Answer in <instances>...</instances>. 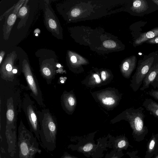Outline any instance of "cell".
<instances>
[{
  "label": "cell",
  "mask_w": 158,
  "mask_h": 158,
  "mask_svg": "<svg viewBox=\"0 0 158 158\" xmlns=\"http://www.w3.org/2000/svg\"><path fill=\"white\" fill-rule=\"evenodd\" d=\"M22 70L31 91V95L39 105L43 106V103L41 91L29 64L26 60H24L22 62Z\"/></svg>",
  "instance_id": "obj_1"
},
{
  "label": "cell",
  "mask_w": 158,
  "mask_h": 158,
  "mask_svg": "<svg viewBox=\"0 0 158 158\" xmlns=\"http://www.w3.org/2000/svg\"><path fill=\"white\" fill-rule=\"evenodd\" d=\"M154 58L151 57L139 63L132 77L131 87L134 91L138 90L143 81L152 66Z\"/></svg>",
  "instance_id": "obj_2"
},
{
  "label": "cell",
  "mask_w": 158,
  "mask_h": 158,
  "mask_svg": "<svg viewBox=\"0 0 158 158\" xmlns=\"http://www.w3.org/2000/svg\"><path fill=\"white\" fill-rule=\"evenodd\" d=\"M144 108L141 106L136 109L130 110L129 113V120L134 133L140 135L144 133L146 127L144 125L145 115Z\"/></svg>",
  "instance_id": "obj_3"
},
{
  "label": "cell",
  "mask_w": 158,
  "mask_h": 158,
  "mask_svg": "<svg viewBox=\"0 0 158 158\" xmlns=\"http://www.w3.org/2000/svg\"><path fill=\"white\" fill-rule=\"evenodd\" d=\"M24 111L30 123L35 129L37 127L38 114L32 101L28 97H26L23 102Z\"/></svg>",
  "instance_id": "obj_4"
},
{
  "label": "cell",
  "mask_w": 158,
  "mask_h": 158,
  "mask_svg": "<svg viewBox=\"0 0 158 158\" xmlns=\"http://www.w3.org/2000/svg\"><path fill=\"white\" fill-rule=\"evenodd\" d=\"M25 1V0L19 1L15 4L13 10L6 20L3 25V29L4 37L6 39H8L12 27L16 20L17 14V15L21 7Z\"/></svg>",
  "instance_id": "obj_5"
},
{
  "label": "cell",
  "mask_w": 158,
  "mask_h": 158,
  "mask_svg": "<svg viewBox=\"0 0 158 158\" xmlns=\"http://www.w3.org/2000/svg\"><path fill=\"white\" fill-rule=\"evenodd\" d=\"M17 55L13 52L8 55L1 68V73L3 77L10 78L14 75L13 70L14 62Z\"/></svg>",
  "instance_id": "obj_6"
},
{
  "label": "cell",
  "mask_w": 158,
  "mask_h": 158,
  "mask_svg": "<svg viewBox=\"0 0 158 158\" xmlns=\"http://www.w3.org/2000/svg\"><path fill=\"white\" fill-rule=\"evenodd\" d=\"M46 7L44 19L47 27L51 32L54 33L55 35H58L59 33V25L57 19L48 7Z\"/></svg>",
  "instance_id": "obj_7"
},
{
  "label": "cell",
  "mask_w": 158,
  "mask_h": 158,
  "mask_svg": "<svg viewBox=\"0 0 158 158\" xmlns=\"http://www.w3.org/2000/svg\"><path fill=\"white\" fill-rule=\"evenodd\" d=\"M158 73V63L152 67L147 75L144 79L142 86L140 88L141 91L149 88L150 85L155 79Z\"/></svg>",
  "instance_id": "obj_8"
},
{
  "label": "cell",
  "mask_w": 158,
  "mask_h": 158,
  "mask_svg": "<svg viewBox=\"0 0 158 158\" xmlns=\"http://www.w3.org/2000/svg\"><path fill=\"white\" fill-rule=\"evenodd\" d=\"M158 36V28L152 29L147 32L141 34L135 41V44L137 45Z\"/></svg>",
  "instance_id": "obj_9"
},
{
  "label": "cell",
  "mask_w": 158,
  "mask_h": 158,
  "mask_svg": "<svg viewBox=\"0 0 158 158\" xmlns=\"http://www.w3.org/2000/svg\"><path fill=\"white\" fill-rule=\"evenodd\" d=\"M146 110L158 118V103L151 98H146L143 103Z\"/></svg>",
  "instance_id": "obj_10"
},
{
  "label": "cell",
  "mask_w": 158,
  "mask_h": 158,
  "mask_svg": "<svg viewBox=\"0 0 158 158\" xmlns=\"http://www.w3.org/2000/svg\"><path fill=\"white\" fill-rule=\"evenodd\" d=\"M148 7L147 2L145 0H136L134 1L131 7L132 10L139 13L146 10Z\"/></svg>",
  "instance_id": "obj_11"
},
{
  "label": "cell",
  "mask_w": 158,
  "mask_h": 158,
  "mask_svg": "<svg viewBox=\"0 0 158 158\" xmlns=\"http://www.w3.org/2000/svg\"><path fill=\"white\" fill-rule=\"evenodd\" d=\"M136 56H133L124 62L123 64V70L126 71L127 73L130 75L131 73L135 69L136 64Z\"/></svg>",
  "instance_id": "obj_12"
},
{
  "label": "cell",
  "mask_w": 158,
  "mask_h": 158,
  "mask_svg": "<svg viewBox=\"0 0 158 158\" xmlns=\"http://www.w3.org/2000/svg\"><path fill=\"white\" fill-rule=\"evenodd\" d=\"M42 73L46 78H51L54 74V69L52 65L49 62L44 63L41 67Z\"/></svg>",
  "instance_id": "obj_13"
},
{
  "label": "cell",
  "mask_w": 158,
  "mask_h": 158,
  "mask_svg": "<svg viewBox=\"0 0 158 158\" xmlns=\"http://www.w3.org/2000/svg\"><path fill=\"white\" fill-rule=\"evenodd\" d=\"M28 0L26 1V2L23 6L19 10L17 16L20 18L21 20L25 19L28 15V8L27 7V3Z\"/></svg>",
  "instance_id": "obj_14"
},
{
  "label": "cell",
  "mask_w": 158,
  "mask_h": 158,
  "mask_svg": "<svg viewBox=\"0 0 158 158\" xmlns=\"http://www.w3.org/2000/svg\"><path fill=\"white\" fill-rule=\"evenodd\" d=\"M13 107V105L11 103H9L7 106L6 116L7 120L10 122H12L15 118V114Z\"/></svg>",
  "instance_id": "obj_15"
},
{
  "label": "cell",
  "mask_w": 158,
  "mask_h": 158,
  "mask_svg": "<svg viewBox=\"0 0 158 158\" xmlns=\"http://www.w3.org/2000/svg\"><path fill=\"white\" fill-rule=\"evenodd\" d=\"M20 149L22 154L24 156L27 155L28 152L27 145L25 142L22 143L20 144Z\"/></svg>",
  "instance_id": "obj_16"
},
{
  "label": "cell",
  "mask_w": 158,
  "mask_h": 158,
  "mask_svg": "<svg viewBox=\"0 0 158 158\" xmlns=\"http://www.w3.org/2000/svg\"><path fill=\"white\" fill-rule=\"evenodd\" d=\"M146 94L158 101V89H152L148 92H147Z\"/></svg>",
  "instance_id": "obj_17"
},
{
  "label": "cell",
  "mask_w": 158,
  "mask_h": 158,
  "mask_svg": "<svg viewBox=\"0 0 158 158\" xmlns=\"http://www.w3.org/2000/svg\"><path fill=\"white\" fill-rule=\"evenodd\" d=\"M103 45L105 47L108 48H114L116 46L115 42L111 40H107L104 41Z\"/></svg>",
  "instance_id": "obj_18"
},
{
  "label": "cell",
  "mask_w": 158,
  "mask_h": 158,
  "mask_svg": "<svg viewBox=\"0 0 158 158\" xmlns=\"http://www.w3.org/2000/svg\"><path fill=\"white\" fill-rule=\"evenodd\" d=\"M102 103L107 105H111L115 103L114 100L112 98L108 97L102 99Z\"/></svg>",
  "instance_id": "obj_19"
},
{
  "label": "cell",
  "mask_w": 158,
  "mask_h": 158,
  "mask_svg": "<svg viewBox=\"0 0 158 158\" xmlns=\"http://www.w3.org/2000/svg\"><path fill=\"white\" fill-rule=\"evenodd\" d=\"M156 139L153 138L151 140L148 146V151L149 152H151L153 150L156 144Z\"/></svg>",
  "instance_id": "obj_20"
},
{
  "label": "cell",
  "mask_w": 158,
  "mask_h": 158,
  "mask_svg": "<svg viewBox=\"0 0 158 158\" xmlns=\"http://www.w3.org/2000/svg\"><path fill=\"white\" fill-rule=\"evenodd\" d=\"M80 10L77 8H75L73 9L71 12L72 16L73 17H76L78 16L80 13Z\"/></svg>",
  "instance_id": "obj_21"
},
{
  "label": "cell",
  "mask_w": 158,
  "mask_h": 158,
  "mask_svg": "<svg viewBox=\"0 0 158 158\" xmlns=\"http://www.w3.org/2000/svg\"><path fill=\"white\" fill-rule=\"evenodd\" d=\"M93 145L91 143H88L85 145L83 147V150L85 152H88L93 148Z\"/></svg>",
  "instance_id": "obj_22"
},
{
  "label": "cell",
  "mask_w": 158,
  "mask_h": 158,
  "mask_svg": "<svg viewBox=\"0 0 158 158\" xmlns=\"http://www.w3.org/2000/svg\"><path fill=\"white\" fill-rule=\"evenodd\" d=\"M147 41V43L151 44H158V36L151 39Z\"/></svg>",
  "instance_id": "obj_23"
},
{
  "label": "cell",
  "mask_w": 158,
  "mask_h": 158,
  "mask_svg": "<svg viewBox=\"0 0 158 158\" xmlns=\"http://www.w3.org/2000/svg\"><path fill=\"white\" fill-rule=\"evenodd\" d=\"M126 144V142L124 140H122L119 141L118 144V146L120 148H123L125 147Z\"/></svg>",
  "instance_id": "obj_24"
},
{
  "label": "cell",
  "mask_w": 158,
  "mask_h": 158,
  "mask_svg": "<svg viewBox=\"0 0 158 158\" xmlns=\"http://www.w3.org/2000/svg\"><path fill=\"white\" fill-rule=\"evenodd\" d=\"M68 101L70 106H73L75 104V100L72 97H70L68 98Z\"/></svg>",
  "instance_id": "obj_25"
},
{
  "label": "cell",
  "mask_w": 158,
  "mask_h": 158,
  "mask_svg": "<svg viewBox=\"0 0 158 158\" xmlns=\"http://www.w3.org/2000/svg\"><path fill=\"white\" fill-rule=\"evenodd\" d=\"M157 84H158V73L156 76L154 81L151 84V85H152L154 88L155 86Z\"/></svg>",
  "instance_id": "obj_26"
},
{
  "label": "cell",
  "mask_w": 158,
  "mask_h": 158,
  "mask_svg": "<svg viewBox=\"0 0 158 158\" xmlns=\"http://www.w3.org/2000/svg\"><path fill=\"white\" fill-rule=\"evenodd\" d=\"M5 54V52L3 51H1L0 52V64H1L3 57Z\"/></svg>",
  "instance_id": "obj_27"
},
{
  "label": "cell",
  "mask_w": 158,
  "mask_h": 158,
  "mask_svg": "<svg viewBox=\"0 0 158 158\" xmlns=\"http://www.w3.org/2000/svg\"><path fill=\"white\" fill-rule=\"evenodd\" d=\"M95 79V81L97 83H99L100 82L101 80L99 76L96 74H95L93 75Z\"/></svg>",
  "instance_id": "obj_28"
},
{
  "label": "cell",
  "mask_w": 158,
  "mask_h": 158,
  "mask_svg": "<svg viewBox=\"0 0 158 158\" xmlns=\"http://www.w3.org/2000/svg\"><path fill=\"white\" fill-rule=\"evenodd\" d=\"M70 60L73 63H75L77 61V59L75 56H72L70 58Z\"/></svg>",
  "instance_id": "obj_29"
},
{
  "label": "cell",
  "mask_w": 158,
  "mask_h": 158,
  "mask_svg": "<svg viewBox=\"0 0 158 158\" xmlns=\"http://www.w3.org/2000/svg\"><path fill=\"white\" fill-rule=\"evenodd\" d=\"M101 78L103 81L105 80L106 79V74L104 71H102L101 73Z\"/></svg>",
  "instance_id": "obj_30"
},
{
  "label": "cell",
  "mask_w": 158,
  "mask_h": 158,
  "mask_svg": "<svg viewBox=\"0 0 158 158\" xmlns=\"http://www.w3.org/2000/svg\"><path fill=\"white\" fill-rule=\"evenodd\" d=\"M34 32L36 34L40 33V31L39 29H37L35 30Z\"/></svg>",
  "instance_id": "obj_31"
},
{
  "label": "cell",
  "mask_w": 158,
  "mask_h": 158,
  "mask_svg": "<svg viewBox=\"0 0 158 158\" xmlns=\"http://www.w3.org/2000/svg\"><path fill=\"white\" fill-rule=\"evenodd\" d=\"M17 70L16 69H14L13 70V73L14 74H15L17 73Z\"/></svg>",
  "instance_id": "obj_32"
},
{
  "label": "cell",
  "mask_w": 158,
  "mask_h": 158,
  "mask_svg": "<svg viewBox=\"0 0 158 158\" xmlns=\"http://www.w3.org/2000/svg\"><path fill=\"white\" fill-rule=\"evenodd\" d=\"M152 1L158 6V0H152Z\"/></svg>",
  "instance_id": "obj_33"
},
{
  "label": "cell",
  "mask_w": 158,
  "mask_h": 158,
  "mask_svg": "<svg viewBox=\"0 0 158 158\" xmlns=\"http://www.w3.org/2000/svg\"><path fill=\"white\" fill-rule=\"evenodd\" d=\"M56 66L57 67L60 68L61 67V65L60 64H58L56 65Z\"/></svg>",
  "instance_id": "obj_34"
},
{
  "label": "cell",
  "mask_w": 158,
  "mask_h": 158,
  "mask_svg": "<svg viewBox=\"0 0 158 158\" xmlns=\"http://www.w3.org/2000/svg\"><path fill=\"white\" fill-rule=\"evenodd\" d=\"M158 88V84L156 85L155 87H154V88L155 89L156 88Z\"/></svg>",
  "instance_id": "obj_35"
},
{
  "label": "cell",
  "mask_w": 158,
  "mask_h": 158,
  "mask_svg": "<svg viewBox=\"0 0 158 158\" xmlns=\"http://www.w3.org/2000/svg\"><path fill=\"white\" fill-rule=\"evenodd\" d=\"M35 35L36 36H38V34H37V33L35 34Z\"/></svg>",
  "instance_id": "obj_36"
},
{
  "label": "cell",
  "mask_w": 158,
  "mask_h": 158,
  "mask_svg": "<svg viewBox=\"0 0 158 158\" xmlns=\"http://www.w3.org/2000/svg\"><path fill=\"white\" fill-rule=\"evenodd\" d=\"M61 82L62 83H64V82L63 81H61Z\"/></svg>",
  "instance_id": "obj_37"
},
{
  "label": "cell",
  "mask_w": 158,
  "mask_h": 158,
  "mask_svg": "<svg viewBox=\"0 0 158 158\" xmlns=\"http://www.w3.org/2000/svg\"><path fill=\"white\" fill-rule=\"evenodd\" d=\"M156 158H158V155L156 157Z\"/></svg>",
  "instance_id": "obj_38"
}]
</instances>
